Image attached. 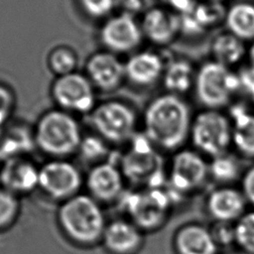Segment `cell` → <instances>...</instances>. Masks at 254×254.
Wrapping results in <instances>:
<instances>
[{
  "mask_svg": "<svg viewBox=\"0 0 254 254\" xmlns=\"http://www.w3.org/2000/svg\"><path fill=\"white\" fill-rule=\"evenodd\" d=\"M248 64L254 65V40L248 44V52H247V61Z\"/></svg>",
  "mask_w": 254,
  "mask_h": 254,
  "instance_id": "8d00e7d4",
  "label": "cell"
},
{
  "mask_svg": "<svg viewBox=\"0 0 254 254\" xmlns=\"http://www.w3.org/2000/svg\"><path fill=\"white\" fill-rule=\"evenodd\" d=\"M111 254H135L142 246V230L131 220L116 219L109 222L101 239Z\"/></svg>",
  "mask_w": 254,
  "mask_h": 254,
  "instance_id": "d6986e66",
  "label": "cell"
},
{
  "mask_svg": "<svg viewBox=\"0 0 254 254\" xmlns=\"http://www.w3.org/2000/svg\"><path fill=\"white\" fill-rule=\"evenodd\" d=\"M167 59L156 51L145 50L131 55L126 61L125 76L137 87H151L162 81Z\"/></svg>",
  "mask_w": 254,
  "mask_h": 254,
  "instance_id": "e0dca14e",
  "label": "cell"
},
{
  "mask_svg": "<svg viewBox=\"0 0 254 254\" xmlns=\"http://www.w3.org/2000/svg\"><path fill=\"white\" fill-rule=\"evenodd\" d=\"M162 6L174 11L178 15H185L192 11L198 0H158Z\"/></svg>",
  "mask_w": 254,
  "mask_h": 254,
  "instance_id": "836d02e7",
  "label": "cell"
},
{
  "mask_svg": "<svg viewBox=\"0 0 254 254\" xmlns=\"http://www.w3.org/2000/svg\"><path fill=\"white\" fill-rule=\"evenodd\" d=\"M236 71L240 81L241 95L246 99L254 97V65L246 62Z\"/></svg>",
  "mask_w": 254,
  "mask_h": 254,
  "instance_id": "1f68e13d",
  "label": "cell"
},
{
  "mask_svg": "<svg viewBox=\"0 0 254 254\" xmlns=\"http://www.w3.org/2000/svg\"><path fill=\"white\" fill-rule=\"evenodd\" d=\"M224 29L249 44L254 40V0H233L226 5Z\"/></svg>",
  "mask_w": 254,
  "mask_h": 254,
  "instance_id": "603a6c76",
  "label": "cell"
},
{
  "mask_svg": "<svg viewBox=\"0 0 254 254\" xmlns=\"http://www.w3.org/2000/svg\"><path fill=\"white\" fill-rule=\"evenodd\" d=\"M240 167L238 157L230 151L208 160V174L220 184L234 182L240 175Z\"/></svg>",
  "mask_w": 254,
  "mask_h": 254,
  "instance_id": "d4e9b609",
  "label": "cell"
},
{
  "mask_svg": "<svg viewBox=\"0 0 254 254\" xmlns=\"http://www.w3.org/2000/svg\"><path fill=\"white\" fill-rule=\"evenodd\" d=\"M140 25L144 39L158 47L170 46L181 36L180 16L162 5L147 9Z\"/></svg>",
  "mask_w": 254,
  "mask_h": 254,
  "instance_id": "5bb4252c",
  "label": "cell"
},
{
  "mask_svg": "<svg viewBox=\"0 0 254 254\" xmlns=\"http://www.w3.org/2000/svg\"><path fill=\"white\" fill-rule=\"evenodd\" d=\"M250 103H251V105L253 106V108H254V97H252V98H250V99H247Z\"/></svg>",
  "mask_w": 254,
  "mask_h": 254,
  "instance_id": "f35d334b",
  "label": "cell"
},
{
  "mask_svg": "<svg viewBox=\"0 0 254 254\" xmlns=\"http://www.w3.org/2000/svg\"><path fill=\"white\" fill-rule=\"evenodd\" d=\"M189 142L208 160L229 152L232 124L225 110L200 108L194 112Z\"/></svg>",
  "mask_w": 254,
  "mask_h": 254,
  "instance_id": "5b68a950",
  "label": "cell"
},
{
  "mask_svg": "<svg viewBox=\"0 0 254 254\" xmlns=\"http://www.w3.org/2000/svg\"><path fill=\"white\" fill-rule=\"evenodd\" d=\"M246 199L242 192L230 187H221L212 190L206 198L208 214L220 222L238 220L243 214Z\"/></svg>",
  "mask_w": 254,
  "mask_h": 254,
  "instance_id": "44dd1931",
  "label": "cell"
},
{
  "mask_svg": "<svg viewBox=\"0 0 254 254\" xmlns=\"http://www.w3.org/2000/svg\"><path fill=\"white\" fill-rule=\"evenodd\" d=\"M119 13L135 16L144 9V0H115Z\"/></svg>",
  "mask_w": 254,
  "mask_h": 254,
  "instance_id": "d590c367",
  "label": "cell"
},
{
  "mask_svg": "<svg viewBox=\"0 0 254 254\" xmlns=\"http://www.w3.org/2000/svg\"><path fill=\"white\" fill-rule=\"evenodd\" d=\"M178 254H216L217 245L210 231L198 224L182 226L174 238Z\"/></svg>",
  "mask_w": 254,
  "mask_h": 254,
  "instance_id": "cb8c5ba5",
  "label": "cell"
},
{
  "mask_svg": "<svg viewBox=\"0 0 254 254\" xmlns=\"http://www.w3.org/2000/svg\"><path fill=\"white\" fill-rule=\"evenodd\" d=\"M120 169L125 179L148 188H160L164 181L159 150L144 133H136L130 140V148L121 157Z\"/></svg>",
  "mask_w": 254,
  "mask_h": 254,
  "instance_id": "8992f818",
  "label": "cell"
},
{
  "mask_svg": "<svg viewBox=\"0 0 254 254\" xmlns=\"http://www.w3.org/2000/svg\"><path fill=\"white\" fill-rule=\"evenodd\" d=\"M19 210L18 196L0 187V230L9 227L16 220Z\"/></svg>",
  "mask_w": 254,
  "mask_h": 254,
  "instance_id": "f1b7e54d",
  "label": "cell"
},
{
  "mask_svg": "<svg viewBox=\"0 0 254 254\" xmlns=\"http://www.w3.org/2000/svg\"><path fill=\"white\" fill-rule=\"evenodd\" d=\"M137 121L134 109L120 100L103 101L90 112V123L95 134L108 144L130 142L136 134Z\"/></svg>",
  "mask_w": 254,
  "mask_h": 254,
  "instance_id": "52a82bcc",
  "label": "cell"
},
{
  "mask_svg": "<svg viewBox=\"0 0 254 254\" xmlns=\"http://www.w3.org/2000/svg\"><path fill=\"white\" fill-rule=\"evenodd\" d=\"M193 115L187 97L163 92L144 110L143 133L159 151L175 153L190 141Z\"/></svg>",
  "mask_w": 254,
  "mask_h": 254,
  "instance_id": "6da1fadb",
  "label": "cell"
},
{
  "mask_svg": "<svg viewBox=\"0 0 254 254\" xmlns=\"http://www.w3.org/2000/svg\"><path fill=\"white\" fill-rule=\"evenodd\" d=\"M58 221L64 235L82 246L101 240L107 225L100 202L84 193L62 202L58 210Z\"/></svg>",
  "mask_w": 254,
  "mask_h": 254,
  "instance_id": "7a4b0ae2",
  "label": "cell"
},
{
  "mask_svg": "<svg viewBox=\"0 0 254 254\" xmlns=\"http://www.w3.org/2000/svg\"><path fill=\"white\" fill-rule=\"evenodd\" d=\"M47 63L48 67L54 74L62 76L76 71L78 58L71 47L59 45L50 51Z\"/></svg>",
  "mask_w": 254,
  "mask_h": 254,
  "instance_id": "484cf974",
  "label": "cell"
},
{
  "mask_svg": "<svg viewBox=\"0 0 254 254\" xmlns=\"http://www.w3.org/2000/svg\"><path fill=\"white\" fill-rule=\"evenodd\" d=\"M124 176L120 167L109 161L93 166L86 177L88 194L98 202L118 199L123 191Z\"/></svg>",
  "mask_w": 254,
  "mask_h": 254,
  "instance_id": "2e32d148",
  "label": "cell"
},
{
  "mask_svg": "<svg viewBox=\"0 0 254 254\" xmlns=\"http://www.w3.org/2000/svg\"><path fill=\"white\" fill-rule=\"evenodd\" d=\"M33 135L35 145L53 159H64L76 153L83 137L73 114L59 108L42 114Z\"/></svg>",
  "mask_w": 254,
  "mask_h": 254,
  "instance_id": "3957f363",
  "label": "cell"
},
{
  "mask_svg": "<svg viewBox=\"0 0 254 254\" xmlns=\"http://www.w3.org/2000/svg\"><path fill=\"white\" fill-rule=\"evenodd\" d=\"M208 176V159L193 148L184 147L173 153L168 183L178 195L200 187Z\"/></svg>",
  "mask_w": 254,
  "mask_h": 254,
  "instance_id": "9c48e42d",
  "label": "cell"
},
{
  "mask_svg": "<svg viewBox=\"0 0 254 254\" xmlns=\"http://www.w3.org/2000/svg\"><path fill=\"white\" fill-rule=\"evenodd\" d=\"M248 44L227 30L216 33L209 42V59L232 69H237L247 61Z\"/></svg>",
  "mask_w": 254,
  "mask_h": 254,
  "instance_id": "7402d4cb",
  "label": "cell"
},
{
  "mask_svg": "<svg viewBox=\"0 0 254 254\" xmlns=\"http://www.w3.org/2000/svg\"><path fill=\"white\" fill-rule=\"evenodd\" d=\"M241 189L245 199L254 205V164L242 175Z\"/></svg>",
  "mask_w": 254,
  "mask_h": 254,
  "instance_id": "e575fe53",
  "label": "cell"
},
{
  "mask_svg": "<svg viewBox=\"0 0 254 254\" xmlns=\"http://www.w3.org/2000/svg\"><path fill=\"white\" fill-rule=\"evenodd\" d=\"M193 95L201 108L225 110L241 95L236 69L228 68L212 60L197 64Z\"/></svg>",
  "mask_w": 254,
  "mask_h": 254,
  "instance_id": "277c9868",
  "label": "cell"
},
{
  "mask_svg": "<svg viewBox=\"0 0 254 254\" xmlns=\"http://www.w3.org/2000/svg\"><path fill=\"white\" fill-rule=\"evenodd\" d=\"M235 242L247 254H254V210L244 213L234 225Z\"/></svg>",
  "mask_w": 254,
  "mask_h": 254,
  "instance_id": "4316f807",
  "label": "cell"
},
{
  "mask_svg": "<svg viewBox=\"0 0 254 254\" xmlns=\"http://www.w3.org/2000/svg\"><path fill=\"white\" fill-rule=\"evenodd\" d=\"M16 104L13 90L6 84L0 83V130L11 118Z\"/></svg>",
  "mask_w": 254,
  "mask_h": 254,
  "instance_id": "4dcf8cb0",
  "label": "cell"
},
{
  "mask_svg": "<svg viewBox=\"0 0 254 254\" xmlns=\"http://www.w3.org/2000/svg\"><path fill=\"white\" fill-rule=\"evenodd\" d=\"M209 231L217 246L227 245L233 241L235 242L234 225H231L230 222L216 221Z\"/></svg>",
  "mask_w": 254,
  "mask_h": 254,
  "instance_id": "d6a6232c",
  "label": "cell"
},
{
  "mask_svg": "<svg viewBox=\"0 0 254 254\" xmlns=\"http://www.w3.org/2000/svg\"><path fill=\"white\" fill-rule=\"evenodd\" d=\"M80 10L91 19H107L116 8L115 0H78Z\"/></svg>",
  "mask_w": 254,
  "mask_h": 254,
  "instance_id": "f546056e",
  "label": "cell"
},
{
  "mask_svg": "<svg viewBox=\"0 0 254 254\" xmlns=\"http://www.w3.org/2000/svg\"><path fill=\"white\" fill-rule=\"evenodd\" d=\"M51 95L59 109L70 114L90 113L96 106L95 87L85 74L77 71L57 76Z\"/></svg>",
  "mask_w": 254,
  "mask_h": 254,
  "instance_id": "ba28073f",
  "label": "cell"
},
{
  "mask_svg": "<svg viewBox=\"0 0 254 254\" xmlns=\"http://www.w3.org/2000/svg\"><path fill=\"white\" fill-rule=\"evenodd\" d=\"M197 64L186 56L167 59L162 78L165 92L187 97L192 93Z\"/></svg>",
  "mask_w": 254,
  "mask_h": 254,
  "instance_id": "ffe728a7",
  "label": "cell"
},
{
  "mask_svg": "<svg viewBox=\"0 0 254 254\" xmlns=\"http://www.w3.org/2000/svg\"><path fill=\"white\" fill-rule=\"evenodd\" d=\"M39 169L23 156L4 160L0 168L1 187L17 196L29 193L39 187Z\"/></svg>",
  "mask_w": 254,
  "mask_h": 254,
  "instance_id": "ac0fdd59",
  "label": "cell"
},
{
  "mask_svg": "<svg viewBox=\"0 0 254 254\" xmlns=\"http://www.w3.org/2000/svg\"><path fill=\"white\" fill-rule=\"evenodd\" d=\"M85 75L95 89L109 92L120 87L125 76V64L117 55L106 50L92 54L85 64Z\"/></svg>",
  "mask_w": 254,
  "mask_h": 254,
  "instance_id": "9a60e30c",
  "label": "cell"
},
{
  "mask_svg": "<svg viewBox=\"0 0 254 254\" xmlns=\"http://www.w3.org/2000/svg\"><path fill=\"white\" fill-rule=\"evenodd\" d=\"M232 124L234 152L254 160V108L246 98H237L225 109Z\"/></svg>",
  "mask_w": 254,
  "mask_h": 254,
  "instance_id": "4fadbf2b",
  "label": "cell"
},
{
  "mask_svg": "<svg viewBox=\"0 0 254 254\" xmlns=\"http://www.w3.org/2000/svg\"><path fill=\"white\" fill-rule=\"evenodd\" d=\"M126 209L142 231L158 228L168 216V210L173 202L170 193L160 188H148L135 192L127 198Z\"/></svg>",
  "mask_w": 254,
  "mask_h": 254,
  "instance_id": "8fae6325",
  "label": "cell"
},
{
  "mask_svg": "<svg viewBox=\"0 0 254 254\" xmlns=\"http://www.w3.org/2000/svg\"><path fill=\"white\" fill-rule=\"evenodd\" d=\"M233 254H247V253H245V252H241V253H233Z\"/></svg>",
  "mask_w": 254,
  "mask_h": 254,
  "instance_id": "ab89813d",
  "label": "cell"
},
{
  "mask_svg": "<svg viewBox=\"0 0 254 254\" xmlns=\"http://www.w3.org/2000/svg\"><path fill=\"white\" fill-rule=\"evenodd\" d=\"M107 144L98 135L83 136L79 145L77 153L80 154L83 160L88 162H97V164L104 162L101 161L108 153Z\"/></svg>",
  "mask_w": 254,
  "mask_h": 254,
  "instance_id": "83f0119b",
  "label": "cell"
},
{
  "mask_svg": "<svg viewBox=\"0 0 254 254\" xmlns=\"http://www.w3.org/2000/svg\"><path fill=\"white\" fill-rule=\"evenodd\" d=\"M208 1H212V2H216V3H221V4H229L230 2H232L233 0H208Z\"/></svg>",
  "mask_w": 254,
  "mask_h": 254,
  "instance_id": "74e56055",
  "label": "cell"
},
{
  "mask_svg": "<svg viewBox=\"0 0 254 254\" xmlns=\"http://www.w3.org/2000/svg\"><path fill=\"white\" fill-rule=\"evenodd\" d=\"M82 176L75 165L65 159H53L39 169V187L49 197L64 201L76 194Z\"/></svg>",
  "mask_w": 254,
  "mask_h": 254,
  "instance_id": "30bf717a",
  "label": "cell"
},
{
  "mask_svg": "<svg viewBox=\"0 0 254 254\" xmlns=\"http://www.w3.org/2000/svg\"><path fill=\"white\" fill-rule=\"evenodd\" d=\"M99 40L106 51L127 54L141 45L144 35L134 16L118 13L105 19L99 30Z\"/></svg>",
  "mask_w": 254,
  "mask_h": 254,
  "instance_id": "7c38bea8",
  "label": "cell"
}]
</instances>
